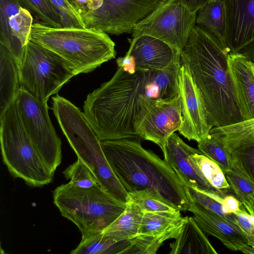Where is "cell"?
<instances>
[{"label": "cell", "instance_id": "f546056e", "mask_svg": "<svg viewBox=\"0 0 254 254\" xmlns=\"http://www.w3.org/2000/svg\"><path fill=\"white\" fill-rule=\"evenodd\" d=\"M190 157L203 177L213 187L227 192L230 190L224 173L217 164L203 155L199 150L191 155Z\"/></svg>", "mask_w": 254, "mask_h": 254}, {"label": "cell", "instance_id": "7402d4cb", "mask_svg": "<svg viewBox=\"0 0 254 254\" xmlns=\"http://www.w3.org/2000/svg\"><path fill=\"white\" fill-rule=\"evenodd\" d=\"M0 117L20 90L19 66L9 51L0 44Z\"/></svg>", "mask_w": 254, "mask_h": 254}, {"label": "cell", "instance_id": "ab89813d", "mask_svg": "<svg viewBox=\"0 0 254 254\" xmlns=\"http://www.w3.org/2000/svg\"><path fill=\"white\" fill-rule=\"evenodd\" d=\"M252 63H254V41L243 49L241 52Z\"/></svg>", "mask_w": 254, "mask_h": 254}, {"label": "cell", "instance_id": "74e56055", "mask_svg": "<svg viewBox=\"0 0 254 254\" xmlns=\"http://www.w3.org/2000/svg\"><path fill=\"white\" fill-rule=\"evenodd\" d=\"M66 0L80 19L88 12L93 1V0Z\"/></svg>", "mask_w": 254, "mask_h": 254}, {"label": "cell", "instance_id": "4fadbf2b", "mask_svg": "<svg viewBox=\"0 0 254 254\" xmlns=\"http://www.w3.org/2000/svg\"><path fill=\"white\" fill-rule=\"evenodd\" d=\"M209 133L222 140L228 149L232 169L254 185V119L213 127Z\"/></svg>", "mask_w": 254, "mask_h": 254}, {"label": "cell", "instance_id": "d6a6232c", "mask_svg": "<svg viewBox=\"0 0 254 254\" xmlns=\"http://www.w3.org/2000/svg\"><path fill=\"white\" fill-rule=\"evenodd\" d=\"M128 193L129 201L137 205L144 212L173 211L177 209L148 190Z\"/></svg>", "mask_w": 254, "mask_h": 254}, {"label": "cell", "instance_id": "e575fe53", "mask_svg": "<svg viewBox=\"0 0 254 254\" xmlns=\"http://www.w3.org/2000/svg\"><path fill=\"white\" fill-rule=\"evenodd\" d=\"M60 14L62 27L85 28L81 19L66 0H50Z\"/></svg>", "mask_w": 254, "mask_h": 254}, {"label": "cell", "instance_id": "4dcf8cb0", "mask_svg": "<svg viewBox=\"0 0 254 254\" xmlns=\"http://www.w3.org/2000/svg\"><path fill=\"white\" fill-rule=\"evenodd\" d=\"M23 6L43 24L61 28L62 24L58 12L50 0H19Z\"/></svg>", "mask_w": 254, "mask_h": 254}, {"label": "cell", "instance_id": "f35d334b", "mask_svg": "<svg viewBox=\"0 0 254 254\" xmlns=\"http://www.w3.org/2000/svg\"><path fill=\"white\" fill-rule=\"evenodd\" d=\"M185 5L192 12L198 10L213 0H181Z\"/></svg>", "mask_w": 254, "mask_h": 254}, {"label": "cell", "instance_id": "d590c367", "mask_svg": "<svg viewBox=\"0 0 254 254\" xmlns=\"http://www.w3.org/2000/svg\"><path fill=\"white\" fill-rule=\"evenodd\" d=\"M244 209L234 213L235 219L238 225L244 233L248 244L254 249V226L243 212Z\"/></svg>", "mask_w": 254, "mask_h": 254}, {"label": "cell", "instance_id": "1f68e13d", "mask_svg": "<svg viewBox=\"0 0 254 254\" xmlns=\"http://www.w3.org/2000/svg\"><path fill=\"white\" fill-rule=\"evenodd\" d=\"M69 183L82 188H89L99 185L98 180L91 168L84 161L77 158L63 172ZM100 186V185H99Z\"/></svg>", "mask_w": 254, "mask_h": 254}, {"label": "cell", "instance_id": "2e32d148", "mask_svg": "<svg viewBox=\"0 0 254 254\" xmlns=\"http://www.w3.org/2000/svg\"><path fill=\"white\" fill-rule=\"evenodd\" d=\"M198 151L186 144L174 132L166 140L162 151L164 159L183 184L224 198L227 192L213 187L203 177L191 158L190 155Z\"/></svg>", "mask_w": 254, "mask_h": 254}, {"label": "cell", "instance_id": "d4e9b609", "mask_svg": "<svg viewBox=\"0 0 254 254\" xmlns=\"http://www.w3.org/2000/svg\"><path fill=\"white\" fill-rule=\"evenodd\" d=\"M130 240L117 241L104 235L102 231L82 236L71 254H124Z\"/></svg>", "mask_w": 254, "mask_h": 254}, {"label": "cell", "instance_id": "ac0fdd59", "mask_svg": "<svg viewBox=\"0 0 254 254\" xmlns=\"http://www.w3.org/2000/svg\"><path fill=\"white\" fill-rule=\"evenodd\" d=\"M127 55L133 59L137 70H162L180 58V52L154 37L142 35L128 39Z\"/></svg>", "mask_w": 254, "mask_h": 254}, {"label": "cell", "instance_id": "52a82bcc", "mask_svg": "<svg viewBox=\"0 0 254 254\" xmlns=\"http://www.w3.org/2000/svg\"><path fill=\"white\" fill-rule=\"evenodd\" d=\"M0 140L3 162L14 178L32 187L51 183L48 170L27 133L14 100L0 117Z\"/></svg>", "mask_w": 254, "mask_h": 254}, {"label": "cell", "instance_id": "b9f144b4", "mask_svg": "<svg viewBox=\"0 0 254 254\" xmlns=\"http://www.w3.org/2000/svg\"><path fill=\"white\" fill-rule=\"evenodd\" d=\"M252 68L254 74V63H252Z\"/></svg>", "mask_w": 254, "mask_h": 254}, {"label": "cell", "instance_id": "3957f363", "mask_svg": "<svg viewBox=\"0 0 254 254\" xmlns=\"http://www.w3.org/2000/svg\"><path fill=\"white\" fill-rule=\"evenodd\" d=\"M105 155L127 193L148 190L180 211L190 206L186 189L168 162L129 139L101 141Z\"/></svg>", "mask_w": 254, "mask_h": 254}, {"label": "cell", "instance_id": "7a4b0ae2", "mask_svg": "<svg viewBox=\"0 0 254 254\" xmlns=\"http://www.w3.org/2000/svg\"><path fill=\"white\" fill-rule=\"evenodd\" d=\"M227 45L195 25L180 53L202 96L210 125L221 127L244 121L230 73Z\"/></svg>", "mask_w": 254, "mask_h": 254}, {"label": "cell", "instance_id": "8992f818", "mask_svg": "<svg viewBox=\"0 0 254 254\" xmlns=\"http://www.w3.org/2000/svg\"><path fill=\"white\" fill-rule=\"evenodd\" d=\"M53 201L62 215L77 227L82 236L103 231L125 211L127 204L99 185L82 188L69 183L55 189Z\"/></svg>", "mask_w": 254, "mask_h": 254}, {"label": "cell", "instance_id": "5bb4252c", "mask_svg": "<svg viewBox=\"0 0 254 254\" xmlns=\"http://www.w3.org/2000/svg\"><path fill=\"white\" fill-rule=\"evenodd\" d=\"M32 24L31 13L19 0H0V44L9 51L19 66Z\"/></svg>", "mask_w": 254, "mask_h": 254}, {"label": "cell", "instance_id": "7c38bea8", "mask_svg": "<svg viewBox=\"0 0 254 254\" xmlns=\"http://www.w3.org/2000/svg\"><path fill=\"white\" fill-rule=\"evenodd\" d=\"M179 95L183 122L179 133L197 142L207 137L212 127L199 89L188 67L181 63L178 75Z\"/></svg>", "mask_w": 254, "mask_h": 254}, {"label": "cell", "instance_id": "30bf717a", "mask_svg": "<svg viewBox=\"0 0 254 254\" xmlns=\"http://www.w3.org/2000/svg\"><path fill=\"white\" fill-rule=\"evenodd\" d=\"M166 0H93L81 18L85 28L107 34L132 32L134 27Z\"/></svg>", "mask_w": 254, "mask_h": 254}, {"label": "cell", "instance_id": "277c9868", "mask_svg": "<svg viewBox=\"0 0 254 254\" xmlns=\"http://www.w3.org/2000/svg\"><path fill=\"white\" fill-rule=\"evenodd\" d=\"M56 53L76 74L92 72L115 58V44L108 34L93 28H54L33 23L30 40Z\"/></svg>", "mask_w": 254, "mask_h": 254}, {"label": "cell", "instance_id": "4316f807", "mask_svg": "<svg viewBox=\"0 0 254 254\" xmlns=\"http://www.w3.org/2000/svg\"><path fill=\"white\" fill-rule=\"evenodd\" d=\"M185 222L162 234L155 235L138 234L134 238L130 240V244L124 254H156L165 241L170 239H175L177 238Z\"/></svg>", "mask_w": 254, "mask_h": 254}, {"label": "cell", "instance_id": "8fae6325", "mask_svg": "<svg viewBox=\"0 0 254 254\" xmlns=\"http://www.w3.org/2000/svg\"><path fill=\"white\" fill-rule=\"evenodd\" d=\"M196 14L191 12L181 0H166L136 24L132 37L151 36L181 53L196 25Z\"/></svg>", "mask_w": 254, "mask_h": 254}, {"label": "cell", "instance_id": "ffe728a7", "mask_svg": "<svg viewBox=\"0 0 254 254\" xmlns=\"http://www.w3.org/2000/svg\"><path fill=\"white\" fill-rule=\"evenodd\" d=\"M228 62L245 121L254 119V74L252 62L241 52L230 53Z\"/></svg>", "mask_w": 254, "mask_h": 254}, {"label": "cell", "instance_id": "60d3db41", "mask_svg": "<svg viewBox=\"0 0 254 254\" xmlns=\"http://www.w3.org/2000/svg\"><path fill=\"white\" fill-rule=\"evenodd\" d=\"M246 211L254 215V197L249 202L242 204Z\"/></svg>", "mask_w": 254, "mask_h": 254}, {"label": "cell", "instance_id": "6da1fadb", "mask_svg": "<svg viewBox=\"0 0 254 254\" xmlns=\"http://www.w3.org/2000/svg\"><path fill=\"white\" fill-rule=\"evenodd\" d=\"M118 67L110 80L87 95L83 113L101 141L140 142L137 126L159 100L179 95L178 73L171 67L130 72Z\"/></svg>", "mask_w": 254, "mask_h": 254}, {"label": "cell", "instance_id": "f1b7e54d", "mask_svg": "<svg viewBox=\"0 0 254 254\" xmlns=\"http://www.w3.org/2000/svg\"><path fill=\"white\" fill-rule=\"evenodd\" d=\"M190 200L219 215L234 225H238L234 213L227 214L224 210L221 196L202 191L197 188L184 184Z\"/></svg>", "mask_w": 254, "mask_h": 254}, {"label": "cell", "instance_id": "ba28073f", "mask_svg": "<svg viewBox=\"0 0 254 254\" xmlns=\"http://www.w3.org/2000/svg\"><path fill=\"white\" fill-rule=\"evenodd\" d=\"M19 70L20 89L45 104L76 75L63 58L31 40L25 47Z\"/></svg>", "mask_w": 254, "mask_h": 254}, {"label": "cell", "instance_id": "cb8c5ba5", "mask_svg": "<svg viewBox=\"0 0 254 254\" xmlns=\"http://www.w3.org/2000/svg\"><path fill=\"white\" fill-rule=\"evenodd\" d=\"M196 24L227 45L226 17L223 0H213L199 9Z\"/></svg>", "mask_w": 254, "mask_h": 254}, {"label": "cell", "instance_id": "836d02e7", "mask_svg": "<svg viewBox=\"0 0 254 254\" xmlns=\"http://www.w3.org/2000/svg\"><path fill=\"white\" fill-rule=\"evenodd\" d=\"M236 197L243 204L254 197V185L233 169L224 173Z\"/></svg>", "mask_w": 254, "mask_h": 254}, {"label": "cell", "instance_id": "d6986e66", "mask_svg": "<svg viewBox=\"0 0 254 254\" xmlns=\"http://www.w3.org/2000/svg\"><path fill=\"white\" fill-rule=\"evenodd\" d=\"M189 211L198 226L205 233L219 239L227 248L245 254H254L239 226L190 200Z\"/></svg>", "mask_w": 254, "mask_h": 254}, {"label": "cell", "instance_id": "9c48e42d", "mask_svg": "<svg viewBox=\"0 0 254 254\" xmlns=\"http://www.w3.org/2000/svg\"><path fill=\"white\" fill-rule=\"evenodd\" d=\"M15 101L25 129L50 172L62 162V141L49 115L48 104L20 89Z\"/></svg>", "mask_w": 254, "mask_h": 254}, {"label": "cell", "instance_id": "44dd1931", "mask_svg": "<svg viewBox=\"0 0 254 254\" xmlns=\"http://www.w3.org/2000/svg\"><path fill=\"white\" fill-rule=\"evenodd\" d=\"M170 247V254H218L204 232L191 216H187L179 234Z\"/></svg>", "mask_w": 254, "mask_h": 254}, {"label": "cell", "instance_id": "83f0119b", "mask_svg": "<svg viewBox=\"0 0 254 254\" xmlns=\"http://www.w3.org/2000/svg\"><path fill=\"white\" fill-rule=\"evenodd\" d=\"M197 143L198 149L217 164L224 173L232 169L230 153L219 138L209 133L207 137Z\"/></svg>", "mask_w": 254, "mask_h": 254}, {"label": "cell", "instance_id": "8d00e7d4", "mask_svg": "<svg viewBox=\"0 0 254 254\" xmlns=\"http://www.w3.org/2000/svg\"><path fill=\"white\" fill-rule=\"evenodd\" d=\"M222 203L227 214L235 213L244 208L242 207V204L237 198L232 195L227 194L223 198Z\"/></svg>", "mask_w": 254, "mask_h": 254}, {"label": "cell", "instance_id": "603a6c76", "mask_svg": "<svg viewBox=\"0 0 254 254\" xmlns=\"http://www.w3.org/2000/svg\"><path fill=\"white\" fill-rule=\"evenodd\" d=\"M144 213L137 205L129 201L125 211L102 232L117 241L132 239L138 234Z\"/></svg>", "mask_w": 254, "mask_h": 254}, {"label": "cell", "instance_id": "484cf974", "mask_svg": "<svg viewBox=\"0 0 254 254\" xmlns=\"http://www.w3.org/2000/svg\"><path fill=\"white\" fill-rule=\"evenodd\" d=\"M181 211H165L144 212L138 231V234L154 235L162 234L185 221Z\"/></svg>", "mask_w": 254, "mask_h": 254}, {"label": "cell", "instance_id": "9a60e30c", "mask_svg": "<svg viewBox=\"0 0 254 254\" xmlns=\"http://www.w3.org/2000/svg\"><path fill=\"white\" fill-rule=\"evenodd\" d=\"M183 122L179 95L159 100L135 128L140 139L151 141L164 150L167 138L179 130Z\"/></svg>", "mask_w": 254, "mask_h": 254}, {"label": "cell", "instance_id": "5b68a950", "mask_svg": "<svg viewBox=\"0 0 254 254\" xmlns=\"http://www.w3.org/2000/svg\"><path fill=\"white\" fill-rule=\"evenodd\" d=\"M52 105L54 114L77 158L91 168L102 188L115 198L127 203L129 200L128 193L111 168L101 140L84 113L62 96L55 98Z\"/></svg>", "mask_w": 254, "mask_h": 254}, {"label": "cell", "instance_id": "e0dca14e", "mask_svg": "<svg viewBox=\"0 0 254 254\" xmlns=\"http://www.w3.org/2000/svg\"><path fill=\"white\" fill-rule=\"evenodd\" d=\"M226 43L230 53L240 52L254 41V0H223Z\"/></svg>", "mask_w": 254, "mask_h": 254}]
</instances>
